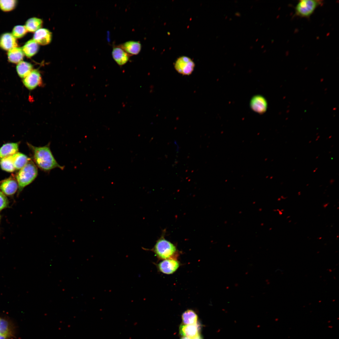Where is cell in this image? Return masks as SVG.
I'll use <instances>...</instances> for the list:
<instances>
[{
  "label": "cell",
  "instance_id": "d6a6232c",
  "mask_svg": "<svg viewBox=\"0 0 339 339\" xmlns=\"http://www.w3.org/2000/svg\"><path fill=\"white\" fill-rule=\"evenodd\" d=\"M0 219H1V218H0Z\"/></svg>",
  "mask_w": 339,
  "mask_h": 339
},
{
  "label": "cell",
  "instance_id": "ba28073f",
  "mask_svg": "<svg viewBox=\"0 0 339 339\" xmlns=\"http://www.w3.org/2000/svg\"><path fill=\"white\" fill-rule=\"evenodd\" d=\"M18 189L17 181L13 177H9L0 182V191L6 196L13 195Z\"/></svg>",
  "mask_w": 339,
  "mask_h": 339
},
{
  "label": "cell",
  "instance_id": "44dd1931",
  "mask_svg": "<svg viewBox=\"0 0 339 339\" xmlns=\"http://www.w3.org/2000/svg\"><path fill=\"white\" fill-rule=\"evenodd\" d=\"M42 23L41 19L36 17L31 18L26 21L25 26L27 31L32 32L40 29Z\"/></svg>",
  "mask_w": 339,
  "mask_h": 339
},
{
  "label": "cell",
  "instance_id": "e0dca14e",
  "mask_svg": "<svg viewBox=\"0 0 339 339\" xmlns=\"http://www.w3.org/2000/svg\"><path fill=\"white\" fill-rule=\"evenodd\" d=\"M24 54L21 48L15 47L9 50L8 53V61L13 63H18L22 61Z\"/></svg>",
  "mask_w": 339,
  "mask_h": 339
},
{
  "label": "cell",
  "instance_id": "f1b7e54d",
  "mask_svg": "<svg viewBox=\"0 0 339 339\" xmlns=\"http://www.w3.org/2000/svg\"><path fill=\"white\" fill-rule=\"evenodd\" d=\"M235 15L237 16H240L241 14L239 12H236L235 13Z\"/></svg>",
  "mask_w": 339,
  "mask_h": 339
},
{
  "label": "cell",
  "instance_id": "5bb4252c",
  "mask_svg": "<svg viewBox=\"0 0 339 339\" xmlns=\"http://www.w3.org/2000/svg\"><path fill=\"white\" fill-rule=\"evenodd\" d=\"M131 56L138 54L141 49V44L139 41L130 40L118 45Z\"/></svg>",
  "mask_w": 339,
  "mask_h": 339
},
{
  "label": "cell",
  "instance_id": "d4e9b609",
  "mask_svg": "<svg viewBox=\"0 0 339 339\" xmlns=\"http://www.w3.org/2000/svg\"><path fill=\"white\" fill-rule=\"evenodd\" d=\"M27 32L25 26L18 25L13 28L12 34L15 38H19L23 37Z\"/></svg>",
  "mask_w": 339,
  "mask_h": 339
},
{
  "label": "cell",
  "instance_id": "30bf717a",
  "mask_svg": "<svg viewBox=\"0 0 339 339\" xmlns=\"http://www.w3.org/2000/svg\"><path fill=\"white\" fill-rule=\"evenodd\" d=\"M111 54L114 60L120 66L126 64L129 61L131 56L118 46H113Z\"/></svg>",
  "mask_w": 339,
  "mask_h": 339
},
{
  "label": "cell",
  "instance_id": "484cf974",
  "mask_svg": "<svg viewBox=\"0 0 339 339\" xmlns=\"http://www.w3.org/2000/svg\"><path fill=\"white\" fill-rule=\"evenodd\" d=\"M9 201L3 193L0 191V212L4 209L8 207Z\"/></svg>",
  "mask_w": 339,
  "mask_h": 339
},
{
  "label": "cell",
  "instance_id": "ac0fdd59",
  "mask_svg": "<svg viewBox=\"0 0 339 339\" xmlns=\"http://www.w3.org/2000/svg\"><path fill=\"white\" fill-rule=\"evenodd\" d=\"M12 158L16 170H20L31 159L25 154L19 152L12 155Z\"/></svg>",
  "mask_w": 339,
  "mask_h": 339
},
{
  "label": "cell",
  "instance_id": "cb8c5ba5",
  "mask_svg": "<svg viewBox=\"0 0 339 339\" xmlns=\"http://www.w3.org/2000/svg\"><path fill=\"white\" fill-rule=\"evenodd\" d=\"M17 3L15 0H0V8L5 12L10 11L15 8Z\"/></svg>",
  "mask_w": 339,
  "mask_h": 339
},
{
  "label": "cell",
  "instance_id": "8992f818",
  "mask_svg": "<svg viewBox=\"0 0 339 339\" xmlns=\"http://www.w3.org/2000/svg\"><path fill=\"white\" fill-rule=\"evenodd\" d=\"M15 334V327L12 322L0 315V339H12Z\"/></svg>",
  "mask_w": 339,
  "mask_h": 339
},
{
  "label": "cell",
  "instance_id": "4dcf8cb0",
  "mask_svg": "<svg viewBox=\"0 0 339 339\" xmlns=\"http://www.w3.org/2000/svg\"><path fill=\"white\" fill-rule=\"evenodd\" d=\"M258 40V39H257L256 40V41H257Z\"/></svg>",
  "mask_w": 339,
  "mask_h": 339
},
{
  "label": "cell",
  "instance_id": "4316f807",
  "mask_svg": "<svg viewBox=\"0 0 339 339\" xmlns=\"http://www.w3.org/2000/svg\"><path fill=\"white\" fill-rule=\"evenodd\" d=\"M192 339H203L202 336L199 334L198 335L195 337L192 338Z\"/></svg>",
  "mask_w": 339,
  "mask_h": 339
},
{
  "label": "cell",
  "instance_id": "d6986e66",
  "mask_svg": "<svg viewBox=\"0 0 339 339\" xmlns=\"http://www.w3.org/2000/svg\"><path fill=\"white\" fill-rule=\"evenodd\" d=\"M39 48V44L32 39L27 41L22 49L24 55L27 57H30L37 53Z\"/></svg>",
  "mask_w": 339,
  "mask_h": 339
},
{
  "label": "cell",
  "instance_id": "2e32d148",
  "mask_svg": "<svg viewBox=\"0 0 339 339\" xmlns=\"http://www.w3.org/2000/svg\"><path fill=\"white\" fill-rule=\"evenodd\" d=\"M19 146L18 143H8L4 144L0 148V159L17 153Z\"/></svg>",
  "mask_w": 339,
  "mask_h": 339
},
{
  "label": "cell",
  "instance_id": "8fae6325",
  "mask_svg": "<svg viewBox=\"0 0 339 339\" xmlns=\"http://www.w3.org/2000/svg\"><path fill=\"white\" fill-rule=\"evenodd\" d=\"M250 104L251 109L257 113H263L266 110L267 106L266 101L261 95L253 96L251 99Z\"/></svg>",
  "mask_w": 339,
  "mask_h": 339
},
{
  "label": "cell",
  "instance_id": "ffe728a7",
  "mask_svg": "<svg viewBox=\"0 0 339 339\" xmlns=\"http://www.w3.org/2000/svg\"><path fill=\"white\" fill-rule=\"evenodd\" d=\"M33 68L32 64L22 61L18 63L16 67L18 74L21 78H24L28 75L32 71Z\"/></svg>",
  "mask_w": 339,
  "mask_h": 339
},
{
  "label": "cell",
  "instance_id": "4fadbf2b",
  "mask_svg": "<svg viewBox=\"0 0 339 339\" xmlns=\"http://www.w3.org/2000/svg\"><path fill=\"white\" fill-rule=\"evenodd\" d=\"M17 42L16 38L12 34L6 33L3 34L0 37V47L3 49L8 51L17 47Z\"/></svg>",
  "mask_w": 339,
  "mask_h": 339
},
{
  "label": "cell",
  "instance_id": "7a4b0ae2",
  "mask_svg": "<svg viewBox=\"0 0 339 339\" xmlns=\"http://www.w3.org/2000/svg\"><path fill=\"white\" fill-rule=\"evenodd\" d=\"M38 174L37 167L31 159L20 169L16 176L18 185V194H19L26 186L31 183Z\"/></svg>",
  "mask_w": 339,
  "mask_h": 339
},
{
  "label": "cell",
  "instance_id": "5b68a950",
  "mask_svg": "<svg viewBox=\"0 0 339 339\" xmlns=\"http://www.w3.org/2000/svg\"><path fill=\"white\" fill-rule=\"evenodd\" d=\"M195 66L194 63L190 58L186 56H182L176 60L174 67L178 73L188 75L192 73Z\"/></svg>",
  "mask_w": 339,
  "mask_h": 339
},
{
  "label": "cell",
  "instance_id": "7402d4cb",
  "mask_svg": "<svg viewBox=\"0 0 339 339\" xmlns=\"http://www.w3.org/2000/svg\"><path fill=\"white\" fill-rule=\"evenodd\" d=\"M182 319L184 324H194L197 323L198 316L193 310L187 309L182 314Z\"/></svg>",
  "mask_w": 339,
  "mask_h": 339
},
{
  "label": "cell",
  "instance_id": "f546056e",
  "mask_svg": "<svg viewBox=\"0 0 339 339\" xmlns=\"http://www.w3.org/2000/svg\"><path fill=\"white\" fill-rule=\"evenodd\" d=\"M252 47H253L252 46H251L250 47V49H252Z\"/></svg>",
  "mask_w": 339,
  "mask_h": 339
},
{
  "label": "cell",
  "instance_id": "603a6c76",
  "mask_svg": "<svg viewBox=\"0 0 339 339\" xmlns=\"http://www.w3.org/2000/svg\"><path fill=\"white\" fill-rule=\"evenodd\" d=\"M0 166L3 170L8 172H13L15 170L12 160V155L0 159Z\"/></svg>",
  "mask_w": 339,
  "mask_h": 339
},
{
  "label": "cell",
  "instance_id": "3957f363",
  "mask_svg": "<svg viewBox=\"0 0 339 339\" xmlns=\"http://www.w3.org/2000/svg\"><path fill=\"white\" fill-rule=\"evenodd\" d=\"M150 250L153 251L158 259L162 260L175 259L177 250L176 246L170 242L166 239L164 236L157 241Z\"/></svg>",
  "mask_w": 339,
  "mask_h": 339
},
{
  "label": "cell",
  "instance_id": "6da1fadb",
  "mask_svg": "<svg viewBox=\"0 0 339 339\" xmlns=\"http://www.w3.org/2000/svg\"><path fill=\"white\" fill-rule=\"evenodd\" d=\"M31 151L35 164L41 170L48 172L56 168L63 170L64 166L60 165L54 157L50 148V143L43 146L36 147L27 143Z\"/></svg>",
  "mask_w": 339,
  "mask_h": 339
},
{
  "label": "cell",
  "instance_id": "7c38bea8",
  "mask_svg": "<svg viewBox=\"0 0 339 339\" xmlns=\"http://www.w3.org/2000/svg\"><path fill=\"white\" fill-rule=\"evenodd\" d=\"M52 39L51 33L48 29L40 28L36 31L33 36V40L38 44L45 45L48 44Z\"/></svg>",
  "mask_w": 339,
  "mask_h": 339
},
{
  "label": "cell",
  "instance_id": "83f0119b",
  "mask_svg": "<svg viewBox=\"0 0 339 339\" xmlns=\"http://www.w3.org/2000/svg\"><path fill=\"white\" fill-rule=\"evenodd\" d=\"M180 339H192V338L188 337L183 336Z\"/></svg>",
  "mask_w": 339,
  "mask_h": 339
},
{
  "label": "cell",
  "instance_id": "1f68e13d",
  "mask_svg": "<svg viewBox=\"0 0 339 339\" xmlns=\"http://www.w3.org/2000/svg\"><path fill=\"white\" fill-rule=\"evenodd\" d=\"M227 16H226V17H225V19H227Z\"/></svg>",
  "mask_w": 339,
  "mask_h": 339
},
{
  "label": "cell",
  "instance_id": "9a60e30c",
  "mask_svg": "<svg viewBox=\"0 0 339 339\" xmlns=\"http://www.w3.org/2000/svg\"><path fill=\"white\" fill-rule=\"evenodd\" d=\"M199 326L197 323L191 325H181L179 328L180 335L191 338L199 334Z\"/></svg>",
  "mask_w": 339,
  "mask_h": 339
},
{
  "label": "cell",
  "instance_id": "277c9868",
  "mask_svg": "<svg viewBox=\"0 0 339 339\" xmlns=\"http://www.w3.org/2000/svg\"><path fill=\"white\" fill-rule=\"evenodd\" d=\"M323 3L322 0H299L295 7V15L301 18H309Z\"/></svg>",
  "mask_w": 339,
  "mask_h": 339
},
{
  "label": "cell",
  "instance_id": "52a82bcc",
  "mask_svg": "<svg viewBox=\"0 0 339 339\" xmlns=\"http://www.w3.org/2000/svg\"><path fill=\"white\" fill-rule=\"evenodd\" d=\"M23 83L24 86L30 90H32L41 83L42 78L39 71L34 69L26 77L23 78Z\"/></svg>",
  "mask_w": 339,
  "mask_h": 339
},
{
  "label": "cell",
  "instance_id": "9c48e42d",
  "mask_svg": "<svg viewBox=\"0 0 339 339\" xmlns=\"http://www.w3.org/2000/svg\"><path fill=\"white\" fill-rule=\"evenodd\" d=\"M179 266V262L174 259L164 260L157 265L158 268L160 272L167 274L174 273Z\"/></svg>",
  "mask_w": 339,
  "mask_h": 339
}]
</instances>
